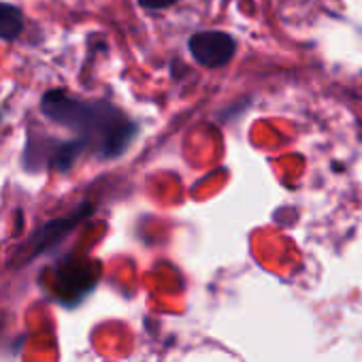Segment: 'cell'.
Returning a JSON list of instances; mask_svg holds the SVG:
<instances>
[{"label":"cell","mask_w":362,"mask_h":362,"mask_svg":"<svg viewBox=\"0 0 362 362\" xmlns=\"http://www.w3.org/2000/svg\"><path fill=\"white\" fill-rule=\"evenodd\" d=\"M86 151V147L77 141H56V139H37L30 136L24 151V166L30 170L56 168L66 170L75 164V160Z\"/></svg>","instance_id":"7a4b0ae2"},{"label":"cell","mask_w":362,"mask_h":362,"mask_svg":"<svg viewBox=\"0 0 362 362\" xmlns=\"http://www.w3.org/2000/svg\"><path fill=\"white\" fill-rule=\"evenodd\" d=\"M175 3H179V0H139L141 9L145 11H162V9L173 7Z\"/></svg>","instance_id":"52a82bcc"},{"label":"cell","mask_w":362,"mask_h":362,"mask_svg":"<svg viewBox=\"0 0 362 362\" xmlns=\"http://www.w3.org/2000/svg\"><path fill=\"white\" fill-rule=\"evenodd\" d=\"M24 33V13L20 7L0 3V39L16 41Z\"/></svg>","instance_id":"8992f818"},{"label":"cell","mask_w":362,"mask_h":362,"mask_svg":"<svg viewBox=\"0 0 362 362\" xmlns=\"http://www.w3.org/2000/svg\"><path fill=\"white\" fill-rule=\"evenodd\" d=\"M43 115L75 132V139L100 158H117L136 134V124L107 100L79 98L66 90H49L41 98Z\"/></svg>","instance_id":"6da1fadb"},{"label":"cell","mask_w":362,"mask_h":362,"mask_svg":"<svg viewBox=\"0 0 362 362\" xmlns=\"http://www.w3.org/2000/svg\"><path fill=\"white\" fill-rule=\"evenodd\" d=\"M188 49L201 66L220 69L226 66L237 54V41L222 30H203L190 37Z\"/></svg>","instance_id":"3957f363"},{"label":"cell","mask_w":362,"mask_h":362,"mask_svg":"<svg viewBox=\"0 0 362 362\" xmlns=\"http://www.w3.org/2000/svg\"><path fill=\"white\" fill-rule=\"evenodd\" d=\"M96 279H98L96 264H92L90 260L86 262L69 260L56 271V281H58L56 292L64 303H75L77 298H81L94 288Z\"/></svg>","instance_id":"277c9868"},{"label":"cell","mask_w":362,"mask_h":362,"mask_svg":"<svg viewBox=\"0 0 362 362\" xmlns=\"http://www.w3.org/2000/svg\"><path fill=\"white\" fill-rule=\"evenodd\" d=\"M92 211V205H81V207H77L73 214H69V216H64V218H58V220H54V222H47L45 226H41L37 233H35V237L30 239V243H28V260L30 258H35V256H39L41 252H45V250H49L54 243H58L66 233H71L75 226H77V222H81L88 214Z\"/></svg>","instance_id":"5b68a950"}]
</instances>
